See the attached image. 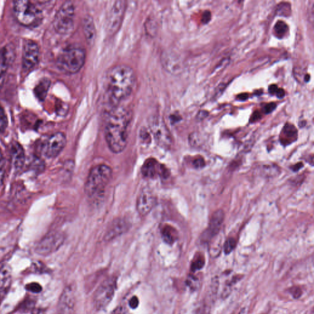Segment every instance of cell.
<instances>
[{"instance_id": "obj_11", "label": "cell", "mask_w": 314, "mask_h": 314, "mask_svg": "<svg viewBox=\"0 0 314 314\" xmlns=\"http://www.w3.org/2000/svg\"><path fill=\"white\" fill-rule=\"evenodd\" d=\"M66 144L67 138L64 133H55L50 136L45 142L44 154L48 158L56 157L64 149Z\"/></svg>"}, {"instance_id": "obj_7", "label": "cell", "mask_w": 314, "mask_h": 314, "mask_svg": "<svg viewBox=\"0 0 314 314\" xmlns=\"http://www.w3.org/2000/svg\"><path fill=\"white\" fill-rule=\"evenodd\" d=\"M116 278L106 279L97 289L94 296V305L97 310H104L114 298L116 289Z\"/></svg>"}, {"instance_id": "obj_1", "label": "cell", "mask_w": 314, "mask_h": 314, "mask_svg": "<svg viewBox=\"0 0 314 314\" xmlns=\"http://www.w3.org/2000/svg\"><path fill=\"white\" fill-rule=\"evenodd\" d=\"M132 113L124 107L115 106L105 118V139L109 149L115 154L124 151L127 146Z\"/></svg>"}, {"instance_id": "obj_10", "label": "cell", "mask_w": 314, "mask_h": 314, "mask_svg": "<svg viewBox=\"0 0 314 314\" xmlns=\"http://www.w3.org/2000/svg\"><path fill=\"white\" fill-rule=\"evenodd\" d=\"M39 60V47L34 40H25L22 49V66L26 70L34 69Z\"/></svg>"}, {"instance_id": "obj_19", "label": "cell", "mask_w": 314, "mask_h": 314, "mask_svg": "<svg viewBox=\"0 0 314 314\" xmlns=\"http://www.w3.org/2000/svg\"><path fill=\"white\" fill-rule=\"evenodd\" d=\"M12 162L16 170H21L26 162V155L22 145L14 142L11 145Z\"/></svg>"}, {"instance_id": "obj_28", "label": "cell", "mask_w": 314, "mask_h": 314, "mask_svg": "<svg viewBox=\"0 0 314 314\" xmlns=\"http://www.w3.org/2000/svg\"><path fill=\"white\" fill-rule=\"evenodd\" d=\"M236 246V241L235 238H228L223 245V250L226 255L230 254L235 249Z\"/></svg>"}, {"instance_id": "obj_43", "label": "cell", "mask_w": 314, "mask_h": 314, "mask_svg": "<svg viewBox=\"0 0 314 314\" xmlns=\"http://www.w3.org/2000/svg\"><path fill=\"white\" fill-rule=\"evenodd\" d=\"M4 159L2 155L1 149H0V168H4Z\"/></svg>"}, {"instance_id": "obj_41", "label": "cell", "mask_w": 314, "mask_h": 314, "mask_svg": "<svg viewBox=\"0 0 314 314\" xmlns=\"http://www.w3.org/2000/svg\"><path fill=\"white\" fill-rule=\"evenodd\" d=\"M304 167V165L303 163H298L297 164L293 165V167H291V169L293 171V172H296L300 170L301 168H302Z\"/></svg>"}, {"instance_id": "obj_26", "label": "cell", "mask_w": 314, "mask_h": 314, "mask_svg": "<svg viewBox=\"0 0 314 314\" xmlns=\"http://www.w3.org/2000/svg\"><path fill=\"white\" fill-rule=\"evenodd\" d=\"M8 125V119L4 108L0 104V132H4Z\"/></svg>"}, {"instance_id": "obj_8", "label": "cell", "mask_w": 314, "mask_h": 314, "mask_svg": "<svg viewBox=\"0 0 314 314\" xmlns=\"http://www.w3.org/2000/svg\"><path fill=\"white\" fill-rule=\"evenodd\" d=\"M149 125L157 144L163 149H170L172 144V136L162 118L158 116L150 118Z\"/></svg>"}, {"instance_id": "obj_20", "label": "cell", "mask_w": 314, "mask_h": 314, "mask_svg": "<svg viewBox=\"0 0 314 314\" xmlns=\"http://www.w3.org/2000/svg\"><path fill=\"white\" fill-rule=\"evenodd\" d=\"M298 139V130L293 125L286 124L280 135V141L283 145H288Z\"/></svg>"}, {"instance_id": "obj_32", "label": "cell", "mask_w": 314, "mask_h": 314, "mask_svg": "<svg viewBox=\"0 0 314 314\" xmlns=\"http://www.w3.org/2000/svg\"><path fill=\"white\" fill-rule=\"evenodd\" d=\"M193 164L197 169H201V168H204L206 165L204 158L202 157L196 158V159L193 161Z\"/></svg>"}, {"instance_id": "obj_34", "label": "cell", "mask_w": 314, "mask_h": 314, "mask_svg": "<svg viewBox=\"0 0 314 314\" xmlns=\"http://www.w3.org/2000/svg\"><path fill=\"white\" fill-rule=\"evenodd\" d=\"M211 20V13L209 11H206L203 12L202 21L203 24H207L209 23Z\"/></svg>"}, {"instance_id": "obj_23", "label": "cell", "mask_w": 314, "mask_h": 314, "mask_svg": "<svg viewBox=\"0 0 314 314\" xmlns=\"http://www.w3.org/2000/svg\"><path fill=\"white\" fill-rule=\"evenodd\" d=\"M51 81L47 78L42 79L35 88V94L39 100H44L48 92Z\"/></svg>"}, {"instance_id": "obj_31", "label": "cell", "mask_w": 314, "mask_h": 314, "mask_svg": "<svg viewBox=\"0 0 314 314\" xmlns=\"http://www.w3.org/2000/svg\"><path fill=\"white\" fill-rule=\"evenodd\" d=\"M187 285L189 286L191 289L196 290L200 286L199 280L195 276H190L188 277L187 280Z\"/></svg>"}, {"instance_id": "obj_25", "label": "cell", "mask_w": 314, "mask_h": 314, "mask_svg": "<svg viewBox=\"0 0 314 314\" xmlns=\"http://www.w3.org/2000/svg\"><path fill=\"white\" fill-rule=\"evenodd\" d=\"M275 35L279 39H282L284 37L285 35L287 34L288 31V27L287 24L283 21H278L276 24L275 28Z\"/></svg>"}, {"instance_id": "obj_42", "label": "cell", "mask_w": 314, "mask_h": 314, "mask_svg": "<svg viewBox=\"0 0 314 314\" xmlns=\"http://www.w3.org/2000/svg\"><path fill=\"white\" fill-rule=\"evenodd\" d=\"M248 98V95L247 94H244H244H241L240 95H239L237 97V99L239 100H240V101H245L246 100H247Z\"/></svg>"}, {"instance_id": "obj_2", "label": "cell", "mask_w": 314, "mask_h": 314, "mask_svg": "<svg viewBox=\"0 0 314 314\" xmlns=\"http://www.w3.org/2000/svg\"><path fill=\"white\" fill-rule=\"evenodd\" d=\"M135 80L134 70L128 65H119L111 68L105 79L110 99L117 103L126 99L132 94Z\"/></svg>"}, {"instance_id": "obj_9", "label": "cell", "mask_w": 314, "mask_h": 314, "mask_svg": "<svg viewBox=\"0 0 314 314\" xmlns=\"http://www.w3.org/2000/svg\"><path fill=\"white\" fill-rule=\"evenodd\" d=\"M65 241L64 235L61 233L54 232L45 236L37 244L35 252L37 254L46 256L54 253L61 247Z\"/></svg>"}, {"instance_id": "obj_21", "label": "cell", "mask_w": 314, "mask_h": 314, "mask_svg": "<svg viewBox=\"0 0 314 314\" xmlns=\"http://www.w3.org/2000/svg\"><path fill=\"white\" fill-rule=\"evenodd\" d=\"M83 29L85 38H86L88 43L89 45L94 44L96 36V31L92 17L90 16H86L83 20Z\"/></svg>"}, {"instance_id": "obj_6", "label": "cell", "mask_w": 314, "mask_h": 314, "mask_svg": "<svg viewBox=\"0 0 314 314\" xmlns=\"http://www.w3.org/2000/svg\"><path fill=\"white\" fill-rule=\"evenodd\" d=\"M75 8L71 1H66L60 7L54 19V27L58 34L67 35L73 30Z\"/></svg>"}, {"instance_id": "obj_33", "label": "cell", "mask_w": 314, "mask_h": 314, "mask_svg": "<svg viewBox=\"0 0 314 314\" xmlns=\"http://www.w3.org/2000/svg\"><path fill=\"white\" fill-rule=\"evenodd\" d=\"M276 106H277V105H276L275 103H271V104L266 105L263 108V112L266 114H270L276 109Z\"/></svg>"}, {"instance_id": "obj_38", "label": "cell", "mask_w": 314, "mask_h": 314, "mask_svg": "<svg viewBox=\"0 0 314 314\" xmlns=\"http://www.w3.org/2000/svg\"><path fill=\"white\" fill-rule=\"evenodd\" d=\"M260 113L258 111H255L253 112L252 117H250V122L251 123L257 122V120L260 119Z\"/></svg>"}, {"instance_id": "obj_39", "label": "cell", "mask_w": 314, "mask_h": 314, "mask_svg": "<svg viewBox=\"0 0 314 314\" xmlns=\"http://www.w3.org/2000/svg\"><path fill=\"white\" fill-rule=\"evenodd\" d=\"M279 88L277 85L273 84L271 85L270 87H269L268 91L271 95H276V92H277Z\"/></svg>"}, {"instance_id": "obj_13", "label": "cell", "mask_w": 314, "mask_h": 314, "mask_svg": "<svg viewBox=\"0 0 314 314\" xmlns=\"http://www.w3.org/2000/svg\"><path fill=\"white\" fill-rule=\"evenodd\" d=\"M155 194L150 189L144 188L140 192L137 201V209L140 215L145 216L153 209L156 205Z\"/></svg>"}, {"instance_id": "obj_27", "label": "cell", "mask_w": 314, "mask_h": 314, "mask_svg": "<svg viewBox=\"0 0 314 314\" xmlns=\"http://www.w3.org/2000/svg\"><path fill=\"white\" fill-rule=\"evenodd\" d=\"M205 265V260L203 256L200 255L193 261L191 265V271L195 273L196 271L202 270Z\"/></svg>"}, {"instance_id": "obj_24", "label": "cell", "mask_w": 314, "mask_h": 314, "mask_svg": "<svg viewBox=\"0 0 314 314\" xmlns=\"http://www.w3.org/2000/svg\"><path fill=\"white\" fill-rule=\"evenodd\" d=\"M163 240L168 244H173L177 240V232L174 228L170 225H165L162 229Z\"/></svg>"}, {"instance_id": "obj_17", "label": "cell", "mask_w": 314, "mask_h": 314, "mask_svg": "<svg viewBox=\"0 0 314 314\" xmlns=\"http://www.w3.org/2000/svg\"><path fill=\"white\" fill-rule=\"evenodd\" d=\"M13 57V51L11 47L6 46L0 50V90L3 86L7 69Z\"/></svg>"}, {"instance_id": "obj_40", "label": "cell", "mask_w": 314, "mask_h": 314, "mask_svg": "<svg viewBox=\"0 0 314 314\" xmlns=\"http://www.w3.org/2000/svg\"><path fill=\"white\" fill-rule=\"evenodd\" d=\"M276 95L279 99H282L285 95L284 90L283 89H279V88L277 92H276Z\"/></svg>"}, {"instance_id": "obj_30", "label": "cell", "mask_w": 314, "mask_h": 314, "mask_svg": "<svg viewBox=\"0 0 314 314\" xmlns=\"http://www.w3.org/2000/svg\"><path fill=\"white\" fill-rule=\"evenodd\" d=\"M26 288L27 291L34 293H39L42 290L41 285L36 282L29 283L26 286Z\"/></svg>"}, {"instance_id": "obj_45", "label": "cell", "mask_w": 314, "mask_h": 314, "mask_svg": "<svg viewBox=\"0 0 314 314\" xmlns=\"http://www.w3.org/2000/svg\"><path fill=\"white\" fill-rule=\"evenodd\" d=\"M238 314H247V310L245 309H243Z\"/></svg>"}, {"instance_id": "obj_12", "label": "cell", "mask_w": 314, "mask_h": 314, "mask_svg": "<svg viewBox=\"0 0 314 314\" xmlns=\"http://www.w3.org/2000/svg\"><path fill=\"white\" fill-rule=\"evenodd\" d=\"M224 219V211L222 209L215 211L211 216L209 227L203 233L201 240L203 242H208L215 237L219 233Z\"/></svg>"}, {"instance_id": "obj_44", "label": "cell", "mask_w": 314, "mask_h": 314, "mask_svg": "<svg viewBox=\"0 0 314 314\" xmlns=\"http://www.w3.org/2000/svg\"><path fill=\"white\" fill-rule=\"evenodd\" d=\"M311 78V76L310 74H306L305 76V81L306 82H308L310 81Z\"/></svg>"}, {"instance_id": "obj_3", "label": "cell", "mask_w": 314, "mask_h": 314, "mask_svg": "<svg viewBox=\"0 0 314 314\" xmlns=\"http://www.w3.org/2000/svg\"><path fill=\"white\" fill-rule=\"evenodd\" d=\"M86 52L84 48L76 46L68 47L58 55L57 67L65 73H76L84 66Z\"/></svg>"}, {"instance_id": "obj_5", "label": "cell", "mask_w": 314, "mask_h": 314, "mask_svg": "<svg viewBox=\"0 0 314 314\" xmlns=\"http://www.w3.org/2000/svg\"><path fill=\"white\" fill-rule=\"evenodd\" d=\"M13 10L17 21L24 26H39L43 18L41 10L34 2L27 0L14 1Z\"/></svg>"}, {"instance_id": "obj_22", "label": "cell", "mask_w": 314, "mask_h": 314, "mask_svg": "<svg viewBox=\"0 0 314 314\" xmlns=\"http://www.w3.org/2000/svg\"><path fill=\"white\" fill-rule=\"evenodd\" d=\"M127 225L126 222L122 220H115L110 226V228L107 233L106 238L111 240V239L116 237L117 236L122 234L127 228Z\"/></svg>"}, {"instance_id": "obj_18", "label": "cell", "mask_w": 314, "mask_h": 314, "mask_svg": "<svg viewBox=\"0 0 314 314\" xmlns=\"http://www.w3.org/2000/svg\"><path fill=\"white\" fill-rule=\"evenodd\" d=\"M125 1H116L113 6L109 18L108 28L110 32L118 29L122 19L125 8Z\"/></svg>"}, {"instance_id": "obj_36", "label": "cell", "mask_w": 314, "mask_h": 314, "mask_svg": "<svg viewBox=\"0 0 314 314\" xmlns=\"http://www.w3.org/2000/svg\"><path fill=\"white\" fill-rule=\"evenodd\" d=\"M291 295L293 296V298H298L300 297L301 295V292L300 289L297 287H293V288L291 289Z\"/></svg>"}, {"instance_id": "obj_14", "label": "cell", "mask_w": 314, "mask_h": 314, "mask_svg": "<svg viewBox=\"0 0 314 314\" xmlns=\"http://www.w3.org/2000/svg\"><path fill=\"white\" fill-rule=\"evenodd\" d=\"M141 172L142 175L147 178H154L158 175L167 177L169 175V173L165 167L160 165L154 158H149L145 161L142 166Z\"/></svg>"}, {"instance_id": "obj_35", "label": "cell", "mask_w": 314, "mask_h": 314, "mask_svg": "<svg viewBox=\"0 0 314 314\" xmlns=\"http://www.w3.org/2000/svg\"><path fill=\"white\" fill-rule=\"evenodd\" d=\"M129 306L133 310H135V309L138 308V306H139V300H138L137 296H133V297L130 299L129 301Z\"/></svg>"}, {"instance_id": "obj_16", "label": "cell", "mask_w": 314, "mask_h": 314, "mask_svg": "<svg viewBox=\"0 0 314 314\" xmlns=\"http://www.w3.org/2000/svg\"><path fill=\"white\" fill-rule=\"evenodd\" d=\"M12 282V269L7 263H0V300L8 292Z\"/></svg>"}, {"instance_id": "obj_4", "label": "cell", "mask_w": 314, "mask_h": 314, "mask_svg": "<svg viewBox=\"0 0 314 314\" xmlns=\"http://www.w3.org/2000/svg\"><path fill=\"white\" fill-rule=\"evenodd\" d=\"M112 168L106 165H99L90 171L85 184V192L90 197L102 194L112 179Z\"/></svg>"}, {"instance_id": "obj_37", "label": "cell", "mask_w": 314, "mask_h": 314, "mask_svg": "<svg viewBox=\"0 0 314 314\" xmlns=\"http://www.w3.org/2000/svg\"><path fill=\"white\" fill-rule=\"evenodd\" d=\"M208 115H209V112L207 111V110H200V111L198 112L197 119L199 120H203V119H205V118H207Z\"/></svg>"}, {"instance_id": "obj_15", "label": "cell", "mask_w": 314, "mask_h": 314, "mask_svg": "<svg viewBox=\"0 0 314 314\" xmlns=\"http://www.w3.org/2000/svg\"><path fill=\"white\" fill-rule=\"evenodd\" d=\"M75 303V296L73 288L71 286H68L65 288L60 298L59 311L61 314H70L73 310Z\"/></svg>"}, {"instance_id": "obj_29", "label": "cell", "mask_w": 314, "mask_h": 314, "mask_svg": "<svg viewBox=\"0 0 314 314\" xmlns=\"http://www.w3.org/2000/svg\"><path fill=\"white\" fill-rule=\"evenodd\" d=\"M278 7V11L280 16H288L290 14V4L283 2V3L279 4Z\"/></svg>"}]
</instances>
